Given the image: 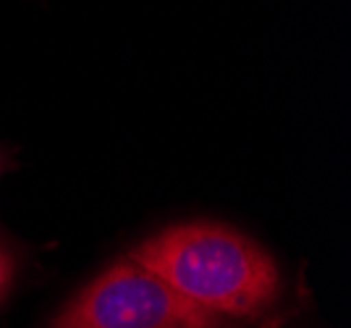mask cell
<instances>
[{"label": "cell", "mask_w": 351, "mask_h": 328, "mask_svg": "<svg viewBox=\"0 0 351 328\" xmlns=\"http://www.w3.org/2000/svg\"><path fill=\"white\" fill-rule=\"evenodd\" d=\"M129 255L184 299L223 320L260 315L280 286L273 255L247 234L213 221L171 226Z\"/></svg>", "instance_id": "obj_1"}, {"label": "cell", "mask_w": 351, "mask_h": 328, "mask_svg": "<svg viewBox=\"0 0 351 328\" xmlns=\"http://www.w3.org/2000/svg\"><path fill=\"white\" fill-rule=\"evenodd\" d=\"M50 328H228V320L184 299L126 255L69 299Z\"/></svg>", "instance_id": "obj_2"}, {"label": "cell", "mask_w": 351, "mask_h": 328, "mask_svg": "<svg viewBox=\"0 0 351 328\" xmlns=\"http://www.w3.org/2000/svg\"><path fill=\"white\" fill-rule=\"evenodd\" d=\"M11 279H14V257H11V253L0 244V297L5 294Z\"/></svg>", "instance_id": "obj_3"}]
</instances>
